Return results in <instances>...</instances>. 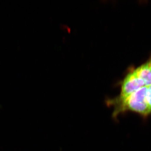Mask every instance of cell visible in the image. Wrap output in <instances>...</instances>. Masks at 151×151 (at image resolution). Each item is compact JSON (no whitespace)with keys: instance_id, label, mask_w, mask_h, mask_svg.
I'll list each match as a JSON object with an SVG mask.
<instances>
[{"instance_id":"cell-1","label":"cell","mask_w":151,"mask_h":151,"mask_svg":"<svg viewBox=\"0 0 151 151\" xmlns=\"http://www.w3.org/2000/svg\"><path fill=\"white\" fill-rule=\"evenodd\" d=\"M147 90V86H144L125 100L108 105V107L112 106L114 108L113 118L116 119L120 113L127 111H134L144 115L150 113V109L146 100Z\"/></svg>"},{"instance_id":"cell-2","label":"cell","mask_w":151,"mask_h":151,"mask_svg":"<svg viewBox=\"0 0 151 151\" xmlns=\"http://www.w3.org/2000/svg\"><path fill=\"white\" fill-rule=\"evenodd\" d=\"M145 86L142 80L138 77L135 70L130 72L126 76L122 82L121 92L118 97L107 98L105 100V104L108 106L111 104L118 103L125 100L134 92Z\"/></svg>"},{"instance_id":"cell-3","label":"cell","mask_w":151,"mask_h":151,"mask_svg":"<svg viewBox=\"0 0 151 151\" xmlns=\"http://www.w3.org/2000/svg\"><path fill=\"white\" fill-rule=\"evenodd\" d=\"M135 70L138 77L144 82L145 86L148 87L151 85V58Z\"/></svg>"},{"instance_id":"cell-4","label":"cell","mask_w":151,"mask_h":151,"mask_svg":"<svg viewBox=\"0 0 151 151\" xmlns=\"http://www.w3.org/2000/svg\"><path fill=\"white\" fill-rule=\"evenodd\" d=\"M146 100L151 111V85L147 87Z\"/></svg>"}]
</instances>
